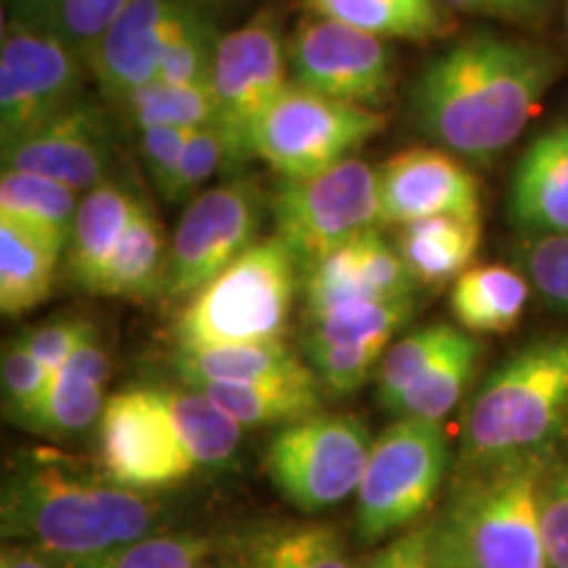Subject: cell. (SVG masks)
<instances>
[{
    "mask_svg": "<svg viewBox=\"0 0 568 568\" xmlns=\"http://www.w3.org/2000/svg\"><path fill=\"white\" fill-rule=\"evenodd\" d=\"M548 48L479 32L424 67L410 92L414 122L453 155L487 163L514 145L558 80Z\"/></svg>",
    "mask_w": 568,
    "mask_h": 568,
    "instance_id": "1",
    "label": "cell"
},
{
    "mask_svg": "<svg viewBox=\"0 0 568 568\" xmlns=\"http://www.w3.org/2000/svg\"><path fill=\"white\" fill-rule=\"evenodd\" d=\"M161 529V506L55 450L21 453L0 487L6 545L45 552L55 566L101 560Z\"/></svg>",
    "mask_w": 568,
    "mask_h": 568,
    "instance_id": "2",
    "label": "cell"
},
{
    "mask_svg": "<svg viewBox=\"0 0 568 568\" xmlns=\"http://www.w3.org/2000/svg\"><path fill=\"white\" fill-rule=\"evenodd\" d=\"M545 458L471 471L426 521L437 568H550L539 521Z\"/></svg>",
    "mask_w": 568,
    "mask_h": 568,
    "instance_id": "3",
    "label": "cell"
},
{
    "mask_svg": "<svg viewBox=\"0 0 568 568\" xmlns=\"http://www.w3.org/2000/svg\"><path fill=\"white\" fill-rule=\"evenodd\" d=\"M568 422V335L524 345L481 382L464 418L468 471L545 458Z\"/></svg>",
    "mask_w": 568,
    "mask_h": 568,
    "instance_id": "4",
    "label": "cell"
},
{
    "mask_svg": "<svg viewBox=\"0 0 568 568\" xmlns=\"http://www.w3.org/2000/svg\"><path fill=\"white\" fill-rule=\"evenodd\" d=\"M301 284L293 251L268 234L182 305L172 324L174 351L282 343Z\"/></svg>",
    "mask_w": 568,
    "mask_h": 568,
    "instance_id": "5",
    "label": "cell"
},
{
    "mask_svg": "<svg viewBox=\"0 0 568 568\" xmlns=\"http://www.w3.org/2000/svg\"><path fill=\"white\" fill-rule=\"evenodd\" d=\"M450 450L443 426L397 418L374 437L355 493V529L364 542L400 537L422 527L443 487Z\"/></svg>",
    "mask_w": 568,
    "mask_h": 568,
    "instance_id": "6",
    "label": "cell"
},
{
    "mask_svg": "<svg viewBox=\"0 0 568 568\" xmlns=\"http://www.w3.org/2000/svg\"><path fill=\"white\" fill-rule=\"evenodd\" d=\"M372 445L361 418L322 410L280 426L266 447V477L301 514H324L358 493Z\"/></svg>",
    "mask_w": 568,
    "mask_h": 568,
    "instance_id": "7",
    "label": "cell"
},
{
    "mask_svg": "<svg viewBox=\"0 0 568 568\" xmlns=\"http://www.w3.org/2000/svg\"><path fill=\"white\" fill-rule=\"evenodd\" d=\"M274 234L303 274L324 255L379 226V176L361 159L297 180H280L272 197Z\"/></svg>",
    "mask_w": 568,
    "mask_h": 568,
    "instance_id": "8",
    "label": "cell"
},
{
    "mask_svg": "<svg viewBox=\"0 0 568 568\" xmlns=\"http://www.w3.org/2000/svg\"><path fill=\"white\" fill-rule=\"evenodd\" d=\"M385 124L387 116L382 111L335 101L293 82L261 119L253 153L280 180H297L353 159Z\"/></svg>",
    "mask_w": 568,
    "mask_h": 568,
    "instance_id": "9",
    "label": "cell"
},
{
    "mask_svg": "<svg viewBox=\"0 0 568 568\" xmlns=\"http://www.w3.org/2000/svg\"><path fill=\"white\" fill-rule=\"evenodd\" d=\"M98 464L109 479L151 495L201 471L161 385L124 387L109 397L98 424Z\"/></svg>",
    "mask_w": 568,
    "mask_h": 568,
    "instance_id": "10",
    "label": "cell"
},
{
    "mask_svg": "<svg viewBox=\"0 0 568 568\" xmlns=\"http://www.w3.org/2000/svg\"><path fill=\"white\" fill-rule=\"evenodd\" d=\"M290 84L287 45L280 17L272 9L258 11L243 27L222 34L209 90L237 166L255 155V130Z\"/></svg>",
    "mask_w": 568,
    "mask_h": 568,
    "instance_id": "11",
    "label": "cell"
},
{
    "mask_svg": "<svg viewBox=\"0 0 568 568\" xmlns=\"http://www.w3.org/2000/svg\"><path fill=\"white\" fill-rule=\"evenodd\" d=\"M264 195L253 180L203 190L184 209L169 247L166 301L187 303L245 251L258 243Z\"/></svg>",
    "mask_w": 568,
    "mask_h": 568,
    "instance_id": "12",
    "label": "cell"
},
{
    "mask_svg": "<svg viewBox=\"0 0 568 568\" xmlns=\"http://www.w3.org/2000/svg\"><path fill=\"white\" fill-rule=\"evenodd\" d=\"M88 61L53 34L6 17L0 38V148L53 122L82 101Z\"/></svg>",
    "mask_w": 568,
    "mask_h": 568,
    "instance_id": "13",
    "label": "cell"
},
{
    "mask_svg": "<svg viewBox=\"0 0 568 568\" xmlns=\"http://www.w3.org/2000/svg\"><path fill=\"white\" fill-rule=\"evenodd\" d=\"M287 63L301 88L364 109L379 111L395 90V55L385 40L316 13L290 34Z\"/></svg>",
    "mask_w": 568,
    "mask_h": 568,
    "instance_id": "14",
    "label": "cell"
},
{
    "mask_svg": "<svg viewBox=\"0 0 568 568\" xmlns=\"http://www.w3.org/2000/svg\"><path fill=\"white\" fill-rule=\"evenodd\" d=\"M379 224L403 226L435 216H481L477 176L439 148H408L376 169Z\"/></svg>",
    "mask_w": 568,
    "mask_h": 568,
    "instance_id": "15",
    "label": "cell"
},
{
    "mask_svg": "<svg viewBox=\"0 0 568 568\" xmlns=\"http://www.w3.org/2000/svg\"><path fill=\"white\" fill-rule=\"evenodd\" d=\"M3 169L61 182L74 193L109 182L111 134L98 105L82 101L3 151Z\"/></svg>",
    "mask_w": 568,
    "mask_h": 568,
    "instance_id": "16",
    "label": "cell"
},
{
    "mask_svg": "<svg viewBox=\"0 0 568 568\" xmlns=\"http://www.w3.org/2000/svg\"><path fill=\"white\" fill-rule=\"evenodd\" d=\"M187 11L180 0H130L92 48L88 67L109 101L122 105L132 92L159 80L163 53Z\"/></svg>",
    "mask_w": 568,
    "mask_h": 568,
    "instance_id": "17",
    "label": "cell"
},
{
    "mask_svg": "<svg viewBox=\"0 0 568 568\" xmlns=\"http://www.w3.org/2000/svg\"><path fill=\"white\" fill-rule=\"evenodd\" d=\"M508 216L535 237L568 234V122L537 134L521 153L510 176Z\"/></svg>",
    "mask_w": 568,
    "mask_h": 568,
    "instance_id": "18",
    "label": "cell"
},
{
    "mask_svg": "<svg viewBox=\"0 0 568 568\" xmlns=\"http://www.w3.org/2000/svg\"><path fill=\"white\" fill-rule=\"evenodd\" d=\"M140 205L138 197L113 182H105L82 197L63 255L67 276L77 290L90 295L101 293L103 276Z\"/></svg>",
    "mask_w": 568,
    "mask_h": 568,
    "instance_id": "19",
    "label": "cell"
},
{
    "mask_svg": "<svg viewBox=\"0 0 568 568\" xmlns=\"http://www.w3.org/2000/svg\"><path fill=\"white\" fill-rule=\"evenodd\" d=\"M109 376V353L103 351L98 337H92L88 345L71 355L61 372L51 376V387H48L45 400L34 414L30 429L38 435L69 437L101 424L105 403L111 397L105 395Z\"/></svg>",
    "mask_w": 568,
    "mask_h": 568,
    "instance_id": "20",
    "label": "cell"
},
{
    "mask_svg": "<svg viewBox=\"0 0 568 568\" xmlns=\"http://www.w3.org/2000/svg\"><path fill=\"white\" fill-rule=\"evenodd\" d=\"M172 366L182 385H253V382L295 379L314 374L295 351L284 343L205 347V351H174Z\"/></svg>",
    "mask_w": 568,
    "mask_h": 568,
    "instance_id": "21",
    "label": "cell"
},
{
    "mask_svg": "<svg viewBox=\"0 0 568 568\" xmlns=\"http://www.w3.org/2000/svg\"><path fill=\"white\" fill-rule=\"evenodd\" d=\"M395 247L416 284L456 282L471 268L481 243V224L474 219L435 216L395 226Z\"/></svg>",
    "mask_w": 568,
    "mask_h": 568,
    "instance_id": "22",
    "label": "cell"
},
{
    "mask_svg": "<svg viewBox=\"0 0 568 568\" xmlns=\"http://www.w3.org/2000/svg\"><path fill=\"white\" fill-rule=\"evenodd\" d=\"M303 6L382 40L432 42L453 27L443 0H303Z\"/></svg>",
    "mask_w": 568,
    "mask_h": 568,
    "instance_id": "23",
    "label": "cell"
},
{
    "mask_svg": "<svg viewBox=\"0 0 568 568\" xmlns=\"http://www.w3.org/2000/svg\"><path fill=\"white\" fill-rule=\"evenodd\" d=\"M527 301V280L500 264L471 266L450 290L453 316L471 335H506L521 322Z\"/></svg>",
    "mask_w": 568,
    "mask_h": 568,
    "instance_id": "24",
    "label": "cell"
},
{
    "mask_svg": "<svg viewBox=\"0 0 568 568\" xmlns=\"http://www.w3.org/2000/svg\"><path fill=\"white\" fill-rule=\"evenodd\" d=\"M63 253L51 240L0 222V311L24 316L51 297Z\"/></svg>",
    "mask_w": 568,
    "mask_h": 568,
    "instance_id": "25",
    "label": "cell"
},
{
    "mask_svg": "<svg viewBox=\"0 0 568 568\" xmlns=\"http://www.w3.org/2000/svg\"><path fill=\"white\" fill-rule=\"evenodd\" d=\"M201 389L232 416L243 429L253 426H287L322 414V393L316 374L295 379L253 382V385H203Z\"/></svg>",
    "mask_w": 568,
    "mask_h": 568,
    "instance_id": "26",
    "label": "cell"
},
{
    "mask_svg": "<svg viewBox=\"0 0 568 568\" xmlns=\"http://www.w3.org/2000/svg\"><path fill=\"white\" fill-rule=\"evenodd\" d=\"M169 247L172 243L166 240L161 219L155 216L151 205L142 203L122 245L113 255L98 295L124 297V301H148V297L163 295L169 272Z\"/></svg>",
    "mask_w": 568,
    "mask_h": 568,
    "instance_id": "27",
    "label": "cell"
},
{
    "mask_svg": "<svg viewBox=\"0 0 568 568\" xmlns=\"http://www.w3.org/2000/svg\"><path fill=\"white\" fill-rule=\"evenodd\" d=\"M77 209H80V201L67 184L38 174L3 169V176H0V222L40 234L67 253Z\"/></svg>",
    "mask_w": 568,
    "mask_h": 568,
    "instance_id": "28",
    "label": "cell"
},
{
    "mask_svg": "<svg viewBox=\"0 0 568 568\" xmlns=\"http://www.w3.org/2000/svg\"><path fill=\"white\" fill-rule=\"evenodd\" d=\"M481 361V343L471 332H460L456 343L439 355L426 372L403 393L389 408L397 418H418V422H435L458 406L477 374Z\"/></svg>",
    "mask_w": 568,
    "mask_h": 568,
    "instance_id": "29",
    "label": "cell"
},
{
    "mask_svg": "<svg viewBox=\"0 0 568 568\" xmlns=\"http://www.w3.org/2000/svg\"><path fill=\"white\" fill-rule=\"evenodd\" d=\"M245 568H355L343 537L326 524L258 531L240 548Z\"/></svg>",
    "mask_w": 568,
    "mask_h": 568,
    "instance_id": "30",
    "label": "cell"
},
{
    "mask_svg": "<svg viewBox=\"0 0 568 568\" xmlns=\"http://www.w3.org/2000/svg\"><path fill=\"white\" fill-rule=\"evenodd\" d=\"M130 0H6V17L53 34L84 61Z\"/></svg>",
    "mask_w": 568,
    "mask_h": 568,
    "instance_id": "31",
    "label": "cell"
},
{
    "mask_svg": "<svg viewBox=\"0 0 568 568\" xmlns=\"http://www.w3.org/2000/svg\"><path fill=\"white\" fill-rule=\"evenodd\" d=\"M416 314V297L400 301H353L308 318L305 343L316 345H382L389 347L397 332Z\"/></svg>",
    "mask_w": 568,
    "mask_h": 568,
    "instance_id": "32",
    "label": "cell"
},
{
    "mask_svg": "<svg viewBox=\"0 0 568 568\" xmlns=\"http://www.w3.org/2000/svg\"><path fill=\"white\" fill-rule=\"evenodd\" d=\"M122 109L138 130H148V126H180V130L219 126L211 90L176 88V84L159 80L132 92Z\"/></svg>",
    "mask_w": 568,
    "mask_h": 568,
    "instance_id": "33",
    "label": "cell"
},
{
    "mask_svg": "<svg viewBox=\"0 0 568 568\" xmlns=\"http://www.w3.org/2000/svg\"><path fill=\"white\" fill-rule=\"evenodd\" d=\"M460 332L464 329L453 324H432L408 332L406 337L389 345L379 364V372H376V397H379L382 408H393L397 397L406 393L418 376L456 343Z\"/></svg>",
    "mask_w": 568,
    "mask_h": 568,
    "instance_id": "34",
    "label": "cell"
},
{
    "mask_svg": "<svg viewBox=\"0 0 568 568\" xmlns=\"http://www.w3.org/2000/svg\"><path fill=\"white\" fill-rule=\"evenodd\" d=\"M219 40H222V34H219L209 13L187 6L166 53H163L159 82L209 90Z\"/></svg>",
    "mask_w": 568,
    "mask_h": 568,
    "instance_id": "35",
    "label": "cell"
},
{
    "mask_svg": "<svg viewBox=\"0 0 568 568\" xmlns=\"http://www.w3.org/2000/svg\"><path fill=\"white\" fill-rule=\"evenodd\" d=\"M224 545L197 531H159L84 568H197L222 556Z\"/></svg>",
    "mask_w": 568,
    "mask_h": 568,
    "instance_id": "36",
    "label": "cell"
},
{
    "mask_svg": "<svg viewBox=\"0 0 568 568\" xmlns=\"http://www.w3.org/2000/svg\"><path fill=\"white\" fill-rule=\"evenodd\" d=\"M51 372L21 343V337L3 347L0 358V387H3V414L9 422L30 429L34 414L51 387Z\"/></svg>",
    "mask_w": 568,
    "mask_h": 568,
    "instance_id": "37",
    "label": "cell"
},
{
    "mask_svg": "<svg viewBox=\"0 0 568 568\" xmlns=\"http://www.w3.org/2000/svg\"><path fill=\"white\" fill-rule=\"evenodd\" d=\"M389 347L382 345H316L305 343V358L318 385L332 395H351L379 372Z\"/></svg>",
    "mask_w": 568,
    "mask_h": 568,
    "instance_id": "38",
    "label": "cell"
},
{
    "mask_svg": "<svg viewBox=\"0 0 568 568\" xmlns=\"http://www.w3.org/2000/svg\"><path fill=\"white\" fill-rule=\"evenodd\" d=\"M226 169H237V161H234L230 138L222 132V126H203L193 132L182 161L180 180H176L174 203L193 201L213 174L226 172Z\"/></svg>",
    "mask_w": 568,
    "mask_h": 568,
    "instance_id": "39",
    "label": "cell"
},
{
    "mask_svg": "<svg viewBox=\"0 0 568 568\" xmlns=\"http://www.w3.org/2000/svg\"><path fill=\"white\" fill-rule=\"evenodd\" d=\"M21 343L30 347V353L40 361L48 372L55 374L69 364L71 355L88 345L95 337V324L82 316H55L48 318L24 335H19Z\"/></svg>",
    "mask_w": 568,
    "mask_h": 568,
    "instance_id": "40",
    "label": "cell"
},
{
    "mask_svg": "<svg viewBox=\"0 0 568 568\" xmlns=\"http://www.w3.org/2000/svg\"><path fill=\"white\" fill-rule=\"evenodd\" d=\"M197 130H180V126H148L140 130V148L145 169L163 201L174 203L176 180H180L184 153L190 138Z\"/></svg>",
    "mask_w": 568,
    "mask_h": 568,
    "instance_id": "41",
    "label": "cell"
},
{
    "mask_svg": "<svg viewBox=\"0 0 568 568\" xmlns=\"http://www.w3.org/2000/svg\"><path fill=\"white\" fill-rule=\"evenodd\" d=\"M539 521L550 568H568V460L545 468L539 485Z\"/></svg>",
    "mask_w": 568,
    "mask_h": 568,
    "instance_id": "42",
    "label": "cell"
},
{
    "mask_svg": "<svg viewBox=\"0 0 568 568\" xmlns=\"http://www.w3.org/2000/svg\"><path fill=\"white\" fill-rule=\"evenodd\" d=\"M527 272L539 295L568 314V234L537 237L527 251Z\"/></svg>",
    "mask_w": 568,
    "mask_h": 568,
    "instance_id": "43",
    "label": "cell"
},
{
    "mask_svg": "<svg viewBox=\"0 0 568 568\" xmlns=\"http://www.w3.org/2000/svg\"><path fill=\"white\" fill-rule=\"evenodd\" d=\"M447 9L506 21L516 27H537L548 19L552 0H443Z\"/></svg>",
    "mask_w": 568,
    "mask_h": 568,
    "instance_id": "44",
    "label": "cell"
},
{
    "mask_svg": "<svg viewBox=\"0 0 568 568\" xmlns=\"http://www.w3.org/2000/svg\"><path fill=\"white\" fill-rule=\"evenodd\" d=\"M366 568H437L426 539V524L389 539V545L376 552Z\"/></svg>",
    "mask_w": 568,
    "mask_h": 568,
    "instance_id": "45",
    "label": "cell"
},
{
    "mask_svg": "<svg viewBox=\"0 0 568 568\" xmlns=\"http://www.w3.org/2000/svg\"><path fill=\"white\" fill-rule=\"evenodd\" d=\"M197 568H245V564L240 560V556H224V552H222V556L205 560V564L197 566Z\"/></svg>",
    "mask_w": 568,
    "mask_h": 568,
    "instance_id": "46",
    "label": "cell"
},
{
    "mask_svg": "<svg viewBox=\"0 0 568 568\" xmlns=\"http://www.w3.org/2000/svg\"><path fill=\"white\" fill-rule=\"evenodd\" d=\"M180 3L195 6V9H205V6H226L232 3V0H180Z\"/></svg>",
    "mask_w": 568,
    "mask_h": 568,
    "instance_id": "47",
    "label": "cell"
},
{
    "mask_svg": "<svg viewBox=\"0 0 568 568\" xmlns=\"http://www.w3.org/2000/svg\"><path fill=\"white\" fill-rule=\"evenodd\" d=\"M55 568H84V566H55Z\"/></svg>",
    "mask_w": 568,
    "mask_h": 568,
    "instance_id": "48",
    "label": "cell"
},
{
    "mask_svg": "<svg viewBox=\"0 0 568 568\" xmlns=\"http://www.w3.org/2000/svg\"><path fill=\"white\" fill-rule=\"evenodd\" d=\"M566 21H568V6H566Z\"/></svg>",
    "mask_w": 568,
    "mask_h": 568,
    "instance_id": "49",
    "label": "cell"
}]
</instances>
